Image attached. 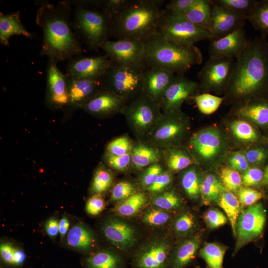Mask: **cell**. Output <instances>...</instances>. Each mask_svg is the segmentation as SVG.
I'll return each mask as SVG.
<instances>
[{
  "instance_id": "35",
  "label": "cell",
  "mask_w": 268,
  "mask_h": 268,
  "mask_svg": "<svg viewBox=\"0 0 268 268\" xmlns=\"http://www.w3.org/2000/svg\"><path fill=\"white\" fill-rule=\"evenodd\" d=\"M201 178L198 170L191 167L185 171L181 177V185L187 196L196 200L200 196Z\"/></svg>"
},
{
  "instance_id": "5",
  "label": "cell",
  "mask_w": 268,
  "mask_h": 268,
  "mask_svg": "<svg viewBox=\"0 0 268 268\" xmlns=\"http://www.w3.org/2000/svg\"><path fill=\"white\" fill-rule=\"evenodd\" d=\"M70 1L75 7L71 24L75 35L90 49L97 51L110 36L109 21L99 0Z\"/></svg>"
},
{
  "instance_id": "53",
  "label": "cell",
  "mask_w": 268,
  "mask_h": 268,
  "mask_svg": "<svg viewBox=\"0 0 268 268\" xmlns=\"http://www.w3.org/2000/svg\"><path fill=\"white\" fill-rule=\"evenodd\" d=\"M162 172V168L159 164L155 163L148 166L141 177L142 186L147 188L155 182Z\"/></svg>"
},
{
  "instance_id": "19",
  "label": "cell",
  "mask_w": 268,
  "mask_h": 268,
  "mask_svg": "<svg viewBox=\"0 0 268 268\" xmlns=\"http://www.w3.org/2000/svg\"><path fill=\"white\" fill-rule=\"evenodd\" d=\"M102 230L106 239L120 249L131 248L136 241L133 228L119 219L111 218L108 219L103 224Z\"/></svg>"
},
{
  "instance_id": "21",
  "label": "cell",
  "mask_w": 268,
  "mask_h": 268,
  "mask_svg": "<svg viewBox=\"0 0 268 268\" xmlns=\"http://www.w3.org/2000/svg\"><path fill=\"white\" fill-rule=\"evenodd\" d=\"M67 104L73 107H82L103 89L100 80L74 79L67 77Z\"/></svg>"
},
{
  "instance_id": "30",
  "label": "cell",
  "mask_w": 268,
  "mask_h": 268,
  "mask_svg": "<svg viewBox=\"0 0 268 268\" xmlns=\"http://www.w3.org/2000/svg\"><path fill=\"white\" fill-rule=\"evenodd\" d=\"M217 204L225 213L233 233L236 236L237 222L241 212V204L238 198L233 193L224 190L221 193Z\"/></svg>"
},
{
  "instance_id": "44",
  "label": "cell",
  "mask_w": 268,
  "mask_h": 268,
  "mask_svg": "<svg viewBox=\"0 0 268 268\" xmlns=\"http://www.w3.org/2000/svg\"><path fill=\"white\" fill-rule=\"evenodd\" d=\"M197 226L195 215L190 211L183 212L175 219L173 229L179 236H186L193 231Z\"/></svg>"
},
{
  "instance_id": "18",
  "label": "cell",
  "mask_w": 268,
  "mask_h": 268,
  "mask_svg": "<svg viewBox=\"0 0 268 268\" xmlns=\"http://www.w3.org/2000/svg\"><path fill=\"white\" fill-rule=\"evenodd\" d=\"M57 64L49 60L47 65V98L52 105L61 107L67 105L68 102L67 77L61 71Z\"/></svg>"
},
{
  "instance_id": "11",
  "label": "cell",
  "mask_w": 268,
  "mask_h": 268,
  "mask_svg": "<svg viewBox=\"0 0 268 268\" xmlns=\"http://www.w3.org/2000/svg\"><path fill=\"white\" fill-rule=\"evenodd\" d=\"M114 63L106 56H77L68 60L65 74L74 79L99 80Z\"/></svg>"
},
{
  "instance_id": "38",
  "label": "cell",
  "mask_w": 268,
  "mask_h": 268,
  "mask_svg": "<svg viewBox=\"0 0 268 268\" xmlns=\"http://www.w3.org/2000/svg\"><path fill=\"white\" fill-rule=\"evenodd\" d=\"M230 128L233 135L241 141L253 142L259 138L256 130L246 120H235L232 123Z\"/></svg>"
},
{
  "instance_id": "56",
  "label": "cell",
  "mask_w": 268,
  "mask_h": 268,
  "mask_svg": "<svg viewBox=\"0 0 268 268\" xmlns=\"http://www.w3.org/2000/svg\"><path fill=\"white\" fill-rule=\"evenodd\" d=\"M109 165L119 171L125 170L131 161V152L121 156L108 155L107 159Z\"/></svg>"
},
{
  "instance_id": "2",
  "label": "cell",
  "mask_w": 268,
  "mask_h": 268,
  "mask_svg": "<svg viewBox=\"0 0 268 268\" xmlns=\"http://www.w3.org/2000/svg\"><path fill=\"white\" fill-rule=\"evenodd\" d=\"M36 14V23L43 32L41 56L58 63L79 56L82 49L71 24V3L62 0L54 4L42 1Z\"/></svg>"
},
{
  "instance_id": "34",
  "label": "cell",
  "mask_w": 268,
  "mask_h": 268,
  "mask_svg": "<svg viewBox=\"0 0 268 268\" xmlns=\"http://www.w3.org/2000/svg\"><path fill=\"white\" fill-rule=\"evenodd\" d=\"M248 20L262 36H268V0H258Z\"/></svg>"
},
{
  "instance_id": "62",
  "label": "cell",
  "mask_w": 268,
  "mask_h": 268,
  "mask_svg": "<svg viewBox=\"0 0 268 268\" xmlns=\"http://www.w3.org/2000/svg\"><path fill=\"white\" fill-rule=\"evenodd\" d=\"M26 256L24 252L18 248H15L14 254L15 266L22 265L24 262Z\"/></svg>"
},
{
  "instance_id": "6",
  "label": "cell",
  "mask_w": 268,
  "mask_h": 268,
  "mask_svg": "<svg viewBox=\"0 0 268 268\" xmlns=\"http://www.w3.org/2000/svg\"><path fill=\"white\" fill-rule=\"evenodd\" d=\"M157 33L168 41L185 46L212 39L209 31L197 27L181 14L173 13L165 9Z\"/></svg>"
},
{
  "instance_id": "55",
  "label": "cell",
  "mask_w": 268,
  "mask_h": 268,
  "mask_svg": "<svg viewBox=\"0 0 268 268\" xmlns=\"http://www.w3.org/2000/svg\"><path fill=\"white\" fill-rule=\"evenodd\" d=\"M249 163L260 165L264 163L268 157V150L263 147H256L250 149L245 153Z\"/></svg>"
},
{
  "instance_id": "7",
  "label": "cell",
  "mask_w": 268,
  "mask_h": 268,
  "mask_svg": "<svg viewBox=\"0 0 268 268\" xmlns=\"http://www.w3.org/2000/svg\"><path fill=\"white\" fill-rule=\"evenodd\" d=\"M146 68L125 67L114 63L100 79L102 89L125 100L142 93V75Z\"/></svg>"
},
{
  "instance_id": "32",
  "label": "cell",
  "mask_w": 268,
  "mask_h": 268,
  "mask_svg": "<svg viewBox=\"0 0 268 268\" xmlns=\"http://www.w3.org/2000/svg\"><path fill=\"white\" fill-rule=\"evenodd\" d=\"M146 201L147 197L143 193H134L116 205L112 211L121 216H132L138 212Z\"/></svg>"
},
{
  "instance_id": "46",
  "label": "cell",
  "mask_w": 268,
  "mask_h": 268,
  "mask_svg": "<svg viewBox=\"0 0 268 268\" xmlns=\"http://www.w3.org/2000/svg\"><path fill=\"white\" fill-rule=\"evenodd\" d=\"M132 144L129 138L121 136L111 141L107 146L109 155L121 156L131 152Z\"/></svg>"
},
{
  "instance_id": "31",
  "label": "cell",
  "mask_w": 268,
  "mask_h": 268,
  "mask_svg": "<svg viewBox=\"0 0 268 268\" xmlns=\"http://www.w3.org/2000/svg\"><path fill=\"white\" fill-rule=\"evenodd\" d=\"M160 158L156 149L143 144L136 145L131 152V161L137 169L156 163Z\"/></svg>"
},
{
  "instance_id": "23",
  "label": "cell",
  "mask_w": 268,
  "mask_h": 268,
  "mask_svg": "<svg viewBox=\"0 0 268 268\" xmlns=\"http://www.w3.org/2000/svg\"><path fill=\"white\" fill-rule=\"evenodd\" d=\"M235 112L239 117L259 126H268V98L266 96L238 104Z\"/></svg>"
},
{
  "instance_id": "16",
  "label": "cell",
  "mask_w": 268,
  "mask_h": 268,
  "mask_svg": "<svg viewBox=\"0 0 268 268\" xmlns=\"http://www.w3.org/2000/svg\"><path fill=\"white\" fill-rule=\"evenodd\" d=\"M212 1L210 32L212 39H217L243 27L246 19L231 10Z\"/></svg>"
},
{
  "instance_id": "63",
  "label": "cell",
  "mask_w": 268,
  "mask_h": 268,
  "mask_svg": "<svg viewBox=\"0 0 268 268\" xmlns=\"http://www.w3.org/2000/svg\"><path fill=\"white\" fill-rule=\"evenodd\" d=\"M262 183L264 186H268V164L264 171V176Z\"/></svg>"
},
{
  "instance_id": "36",
  "label": "cell",
  "mask_w": 268,
  "mask_h": 268,
  "mask_svg": "<svg viewBox=\"0 0 268 268\" xmlns=\"http://www.w3.org/2000/svg\"><path fill=\"white\" fill-rule=\"evenodd\" d=\"M87 264L89 268H119L121 260L115 253L103 250L89 257Z\"/></svg>"
},
{
  "instance_id": "58",
  "label": "cell",
  "mask_w": 268,
  "mask_h": 268,
  "mask_svg": "<svg viewBox=\"0 0 268 268\" xmlns=\"http://www.w3.org/2000/svg\"><path fill=\"white\" fill-rule=\"evenodd\" d=\"M172 182V176L168 172H163L147 190L153 193H159L166 188Z\"/></svg>"
},
{
  "instance_id": "14",
  "label": "cell",
  "mask_w": 268,
  "mask_h": 268,
  "mask_svg": "<svg viewBox=\"0 0 268 268\" xmlns=\"http://www.w3.org/2000/svg\"><path fill=\"white\" fill-rule=\"evenodd\" d=\"M159 105L147 96L141 93L135 101L127 107L125 111L134 128L142 133L149 129L159 115Z\"/></svg>"
},
{
  "instance_id": "3",
  "label": "cell",
  "mask_w": 268,
  "mask_h": 268,
  "mask_svg": "<svg viewBox=\"0 0 268 268\" xmlns=\"http://www.w3.org/2000/svg\"><path fill=\"white\" fill-rule=\"evenodd\" d=\"M161 0H127L110 21V36L143 41L157 33L165 10Z\"/></svg>"
},
{
  "instance_id": "50",
  "label": "cell",
  "mask_w": 268,
  "mask_h": 268,
  "mask_svg": "<svg viewBox=\"0 0 268 268\" xmlns=\"http://www.w3.org/2000/svg\"><path fill=\"white\" fill-rule=\"evenodd\" d=\"M133 185L127 181H122L117 183L113 188L111 200L113 201H123L134 193Z\"/></svg>"
},
{
  "instance_id": "4",
  "label": "cell",
  "mask_w": 268,
  "mask_h": 268,
  "mask_svg": "<svg viewBox=\"0 0 268 268\" xmlns=\"http://www.w3.org/2000/svg\"><path fill=\"white\" fill-rule=\"evenodd\" d=\"M143 41L147 67H158L174 74H184L203 60L202 55L197 47L171 42L158 33Z\"/></svg>"
},
{
  "instance_id": "45",
  "label": "cell",
  "mask_w": 268,
  "mask_h": 268,
  "mask_svg": "<svg viewBox=\"0 0 268 268\" xmlns=\"http://www.w3.org/2000/svg\"><path fill=\"white\" fill-rule=\"evenodd\" d=\"M112 181L113 177L109 171L102 168L98 169L94 176L92 190L95 194L104 193L109 188Z\"/></svg>"
},
{
  "instance_id": "48",
  "label": "cell",
  "mask_w": 268,
  "mask_h": 268,
  "mask_svg": "<svg viewBox=\"0 0 268 268\" xmlns=\"http://www.w3.org/2000/svg\"><path fill=\"white\" fill-rule=\"evenodd\" d=\"M262 197L261 192L249 187H242L238 191V199L240 203L243 206L253 205Z\"/></svg>"
},
{
  "instance_id": "59",
  "label": "cell",
  "mask_w": 268,
  "mask_h": 268,
  "mask_svg": "<svg viewBox=\"0 0 268 268\" xmlns=\"http://www.w3.org/2000/svg\"><path fill=\"white\" fill-rule=\"evenodd\" d=\"M15 248L9 243H2L0 247V257L5 263L14 265V254Z\"/></svg>"
},
{
  "instance_id": "41",
  "label": "cell",
  "mask_w": 268,
  "mask_h": 268,
  "mask_svg": "<svg viewBox=\"0 0 268 268\" xmlns=\"http://www.w3.org/2000/svg\"><path fill=\"white\" fill-rule=\"evenodd\" d=\"M182 203L181 197L174 190L166 191L159 195L152 201L155 207L165 210L178 209L182 206Z\"/></svg>"
},
{
  "instance_id": "42",
  "label": "cell",
  "mask_w": 268,
  "mask_h": 268,
  "mask_svg": "<svg viewBox=\"0 0 268 268\" xmlns=\"http://www.w3.org/2000/svg\"><path fill=\"white\" fill-rule=\"evenodd\" d=\"M220 179L226 191L238 192L242 184V177L240 173L230 167H224L220 171Z\"/></svg>"
},
{
  "instance_id": "39",
  "label": "cell",
  "mask_w": 268,
  "mask_h": 268,
  "mask_svg": "<svg viewBox=\"0 0 268 268\" xmlns=\"http://www.w3.org/2000/svg\"><path fill=\"white\" fill-rule=\"evenodd\" d=\"M167 165L172 171H178L193 164L191 156L184 150L178 148L170 149L167 154Z\"/></svg>"
},
{
  "instance_id": "51",
  "label": "cell",
  "mask_w": 268,
  "mask_h": 268,
  "mask_svg": "<svg viewBox=\"0 0 268 268\" xmlns=\"http://www.w3.org/2000/svg\"><path fill=\"white\" fill-rule=\"evenodd\" d=\"M264 171L256 167H249L242 176V184L246 187L256 186L262 183Z\"/></svg>"
},
{
  "instance_id": "37",
  "label": "cell",
  "mask_w": 268,
  "mask_h": 268,
  "mask_svg": "<svg viewBox=\"0 0 268 268\" xmlns=\"http://www.w3.org/2000/svg\"><path fill=\"white\" fill-rule=\"evenodd\" d=\"M220 6L240 14L248 20L258 0H213Z\"/></svg>"
},
{
  "instance_id": "52",
  "label": "cell",
  "mask_w": 268,
  "mask_h": 268,
  "mask_svg": "<svg viewBox=\"0 0 268 268\" xmlns=\"http://www.w3.org/2000/svg\"><path fill=\"white\" fill-rule=\"evenodd\" d=\"M228 163L230 167L239 173H244L249 168L245 153L240 151L232 153L228 158Z\"/></svg>"
},
{
  "instance_id": "57",
  "label": "cell",
  "mask_w": 268,
  "mask_h": 268,
  "mask_svg": "<svg viewBox=\"0 0 268 268\" xmlns=\"http://www.w3.org/2000/svg\"><path fill=\"white\" fill-rule=\"evenodd\" d=\"M196 0H172L166 6V10L168 12L181 14L190 8Z\"/></svg>"
},
{
  "instance_id": "28",
  "label": "cell",
  "mask_w": 268,
  "mask_h": 268,
  "mask_svg": "<svg viewBox=\"0 0 268 268\" xmlns=\"http://www.w3.org/2000/svg\"><path fill=\"white\" fill-rule=\"evenodd\" d=\"M224 190L220 178L216 175L208 173L201 178L200 196L203 204L209 205L214 202L217 203L221 193Z\"/></svg>"
},
{
  "instance_id": "25",
  "label": "cell",
  "mask_w": 268,
  "mask_h": 268,
  "mask_svg": "<svg viewBox=\"0 0 268 268\" xmlns=\"http://www.w3.org/2000/svg\"><path fill=\"white\" fill-rule=\"evenodd\" d=\"M13 35H22L31 38L32 34L22 24L19 11L8 14H0V42L3 46H8L9 39Z\"/></svg>"
},
{
  "instance_id": "13",
  "label": "cell",
  "mask_w": 268,
  "mask_h": 268,
  "mask_svg": "<svg viewBox=\"0 0 268 268\" xmlns=\"http://www.w3.org/2000/svg\"><path fill=\"white\" fill-rule=\"evenodd\" d=\"M199 89V83L186 77L175 74L159 103L165 113H177L183 102Z\"/></svg>"
},
{
  "instance_id": "8",
  "label": "cell",
  "mask_w": 268,
  "mask_h": 268,
  "mask_svg": "<svg viewBox=\"0 0 268 268\" xmlns=\"http://www.w3.org/2000/svg\"><path fill=\"white\" fill-rule=\"evenodd\" d=\"M100 49L114 64L132 67H147L143 41L128 39L108 40Z\"/></svg>"
},
{
  "instance_id": "47",
  "label": "cell",
  "mask_w": 268,
  "mask_h": 268,
  "mask_svg": "<svg viewBox=\"0 0 268 268\" xmlns=\"http://www.w3.org/2000/svg\"><path fill=\"white\" fill-rule=\"evenodd\" d=\"M203 219L210 229H215L225 225L227 222V217L219 209L212 208L204 212Z\"/></svg>"
},
{
  "instance_id": "43",
  "label": "cell",
  "mask_w": 268,
  "mask_h": 268,
  "mask_svg": "<svg viewBox=\"0 0 268 268\" xmlns=\"http://www.w3.org/2000/svg\"><path fill=\"white\" fill-rule=\"evenodd\" d=\"M171 218V216L167 210L156 207L146 209L141 216L144 223L154 227L164 225Z\"/></svg>"
},
{
  "instance_id": "61",
  "label": "cell",
  "mask_w": 268,
  "mask_h": 268,
  "mask_svg": "<svg viewBox=\"0 0 268 268\" xmlns=\"http://www.w3.org/2000/svg\"><path fill=\"white\" fill-rule=\"evenodd\" d=\"M69 226V221L66 215H64L59 221V234L62 241L67 234Z\"/></svg>"
},
{
  "instance_id": "29",
  "label": "cell",
  "mask_w": 268,
  "mask_h": 268,
  "mask_svg": "<svg viewBox=\"0 0 268 268\" xmlns=\"http://www.w3.org/2000/svg\"><path fill=\"white\" fill-rule=\"evenodd\" d=\"M67 243L71 248L86 250L89 249L95 242L93 233L82 224H76L68 231Z\"/></svg>"
},
{
  "instance_id": "33",
  "label": "cell",
  "mask_w": 268,
  "mask_h": 268,
  "mask_svg": "<svg viewBox=\"0 0 268 268\" xmlns=\"http://www.w3.org/2000/svg\"><path fill=\"white\" fill-rule=\"evenodd\" d=\"M226 247L217 243H206L200 251L208 268H223Z\"/></svg>"
},
{
  "instance_id": "10",
  "label": "cell",
  "mask_w": 268,
  "mask_h": 268,
  "mask_svg": "<svg viewBox=\"0 0 268 268\" xmlns=\"http://www.w3.org/2000/svg\"><path fill=\"white\" fill-rule=\"evenodd\" d=\"M266 222V210L261 203L249 206L237 220V242L233 254L262 234Z\"/></svg>"
},
{
  "instance_id": "54",
  "label": "cell",
  "mask_w": 268,
  "mask_h": 268,
  "mask_svg": "<svg viewBox=\"0 0 268 268\" xmlns=\"http://www.w3.org/2000/svg\"><path fill=\"white\" fill-rule=\"evenodd\" d=\"M105 206V201L101 194H95L87 201L85 209L89 214L96 215L103 210Z\"/></svg>"
},
{
  "instance_id": "22",
  "label": "cell",
  "mask_w": 268,
  "mask_h": 268,
  "mask_svg": "<svg viewBox=\"0 0 268 268\" xmlns=\"http://www.w3.org/2000/svg\"><path fill=\"white\" fill-rule=\"evenodd\" d=\"M179 112L165 113L166 116L156 128L153 133V139L161 144H169L178 140L185 130L184 124Z\"/></svg>"
},
{
  "instance_id": "24",
  "label": "cell",
  "mask_w": 268,
  "mask_h": 268,
  "mask_svg": "<svg viewBox=\"0 0 268 268\" xmlns=\"http://www.w3.org/2000/svg\"><path fill=\"white\" fill-rule=\"evenodd\" d=\"M125 101L121 96L102 89L82 108L94 114H107L123 110Z\"/></svg>"
},
{
  "instance_id": "26",
  "label": "cell",
  "mask_w": 268,
  "mask_h": 268,
  "mask_svg": "<svg viewBox=\"0 0 268 268\" xmlns=\"http://www.w3.org/2000/svg\"><path fill=\"white\" fill-rule=\"evenodd\" d=\"M202 238L201 233H197L182 241L174 252L171 268H184L195 258Z\"/></svg>"
},
{
  "instance_id": "20",
  "label": "cell",
  "mask_w": 268,
  "mask_h": 268,
  "mask_svg": "<svg viewBox=\"0 0 268 268\" xmlns=\"http://www.w3.org/2000/svg\"><path fill=\"white\" fill-rule=\"evenodd\" d=\"M170 250L165 240H153L144 247L136 257L139 268H164Z\"/></svg>"
},
{
  "instance_id": "17",
  "label": "cell",
  "mask_w": 268,
  "mask_h": 268,
  "mask_svg": "<svg viewBox=\"0 0 268 268\" xmlns=\"http://www.w3.org/2000/svg\"><path fill=\"white\" fill-rule=\"evenodd\" d=\"M175 74L158 67H147L142 75V93L159 105Z\"/></svg>"
},
{
  "instance_id": "12",
  "label": "cell",
  "mask_w": 268,
  "mask_h": 268,
  "mask_svg": "<svg viewBox=\"0 0 268 268\" xmlns=\"http://www.w3.org/2000/svg\"><path fill=\"white\" fill-rule=\"evenodd\" d=\"M190 144L201 161L212 163L223 155L225 143L220 132L214 127L203 129L192 137Z\"/></svg>"
},
{
  "instance_id": "49",
  "label": "cell",
  "mask_w": 268,
  "mask_h": 268,
  "mask_svg": "<svg viewBox=\"0 0 268 268\" xmlns=\"http://www.w3.org/2000/svg\"><path fill=\"white\" fill-rule=\"evenodd\" d=\"M127 0H99V5L103 12L110 21L124 7Z\"/></svg>"
},
{
  "instance_id": "27",
  "label": "cell",
  "mask_w": 268,
  "mask_h": 268,
  "mask_svg": "<svg viewBox=\"0 0 268 268\" xmlns=\"http://www.w3.org/2000/svg\"><path fill=\"white\" fill-rule=\"evenodd\" d=\"M211 12V0H196L190 8L181 14L197 27L210 32Z\"/></svg>"
},
{
  "instance_id": "9",
  "label": "cell",
  "mask_w": 268,
  "mask_h": 268,
  "mask_svg": "<svg viewBox=\"0 0 268 268\" xmlns=\"http://www.w3.org/2000/svg\"><path fill=\"white\" fill-rule=\"evenodd\" d=\"M235 61L233 59L210 57L198 73L199 89L207 93L210 91H226Z\"/></svg>"
},
{
  "instance_id": "40",
  "label": "cell",
  "mask_w": 268,
  "mask_h": 268,
  "mask_svg": "<svg viewBox=\"0 0 268 268\" xmlns=\"http://www.w3.org/2000/svg\"><path fill=\"white\" fill-rule=\"evenodd\" d=\"M195 101L199 110L205 115L214 113L224 101V97L202 93L195 96Z\"/></svg>"
},
{
  "instance_id": "60",
  "label": "cell",
  "mask_w": 268,
  "mask_h": 268,
  "mask_svg": "<svg viewBox=\"0 0 268 268\" xmlns=\"http://www.w3.org/2000/svg\"><path fill=\"white\" fill-rule=\"evenodd\" d=\"M45 228L48 235L55 238L59 233V222L56 218L51 217L46 221Z\"/></svg>"
},
{
  "instance_id": "15",
  "label": "cell",
  "mask_w": 268,
  "mask_h": 268,
  "mask_svg": "<svg viewBox=\"0 0 268 268\" xmlns=\"http://www.w3.org/2000/svg\"><path fill=\"white\" fill-rule=\"evenodd\" d=\"M248 40L244 27H241L220 38L210 40L209 57L217 58H236L246 47Z\"/></svg>"
},
{
  "instance_id": "1",
  "label": "cell",
  "mask_w": 268,
  "mask_h": 268,
  "mask_svg": "<svg viewBox=\"0 0 268 268\" xmlns=\"http://www.w3.org/2000/svg\"><path fill=\"white\" fill-rule=\"evenodd\" d=\"M225 91L224 100L238 104L268 93V43L266 37L248 40L236 58Z\"/></svg>"
}]
</instances>
